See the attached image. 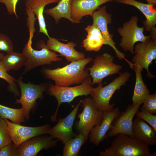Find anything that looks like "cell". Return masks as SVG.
<instances>
[{
  "mask_svg": "<svg viewBox=\"0 0 156 156\" xmlns=\"http://www.w3.org/2000/svg\"><path fill=\"white\" fill-rule=\"evenodd\" d=\"M92 61L88 57L85 59L71 62L62 67L52 69L44 68L41 71L47 78L53 81L55 85L68 87L74 84H81L90 75L85 66Z\"/></svg>",
  "mask_w": 156,
  "mask_h": 156,
  "instance_id": "cell-1",
  "label": "cell"
},
{
  "mask_svg": "<svg viewBox=\"0 0 156 156\" xmlns=\"http://www.w3.org/2000/svg\"><path fill=\"white\" fill-rule=\"evenodd\" d=\"M109 148L100 152L99 156H155L152 154L149 146L128 135H117Z\"/></svg>",
  "mask_w": 156,
  "mask_h": 156,
  "instance_id": "cell-2",
  "label": "cell"
},
{
  "mask_svg": "<svg viewBox=\"0 0 156 156\" xmlns=\"http://www.w3.org/2000/svg\"><path fill=\"white\" fill-rule=\"evenodd\" d=\"M32 40L29 39L23 48L22 53L26 58L25 66L22 74L40 66L51 64L53 62H59L62 59L54 51L50 50L44 41H38L36 46L38 50L32 46Z\"/></svg>",
  "mask_w": 156,
  "mask_h": 156,
  "instance_id": "cell-3",
  "label": "cell"
},
{
  "mask_svg": "<svg viewBox=\"0 0 156 156\" xmlns=\"http://www.w3.org/2000/svg\"><path fill=\"white\" fill-rule=\"evenodd\" d=\"M131 76V73L125 71L120 73L118 77L104 87L102 82L99 83L90 94L96 109L103 112L112 111L115 103L110 104L111 98L116 90L126 84Z\"/></svg>",
  "mask_w": 156,
  "mask_h": 156,
  "instance_id": "cell-4",
  "label": "cell"
},
{
  "mask_svg": "<svg viewBox=\"0 0 156 156\" xmlns=\"http://www.w3.org/2000/svg\"><path fill=\"white\" fill-rule=\"evenodd\" d=\"M92 82L90 76L80 85L73 87L59 86L49 83L47 90L48 93L54 96L57 102L56 111L51 117V121L53 122L57 121V113L61 103H69L78 96L90 94L94 88L92 86Z\"/></svg>",
  "mask_w": 156,
  "mask_h": 156,
  "instance_id": "cell-5",
  "label": "cell"
},
{
  "mask_svg": "<svg viewBox=\"0 0 156 156\" xmlns=\"http://www.w3.org/2000/svg\"><path fill=\"white\" fill-rule=\"evenodd\" d=\"M134 53L135 55L129 65L130 68L141 71L145 69L148 78L155 77L150 72L149 66L156 59V38L151 37L144 42L136 44L134 46Z\"/></svg>",
  "mask_w": 156,
  "mask_h": 156,
  "instance_id": "cell-6",
  "label": "cell"
},
{
  "mask_svg": "<svg viewBox=\"0 0 156 156\" xmlns=\"http://www.w3.org/2000/svg\"><path fill=\"white\" fill-rule=\"evenodd\" d=\"M138 17L132 16L130 19L123 23L122 27H119L117 31L121 37L119 46L125 51H129L134 54V48L137 42H144L151 37L150 35L145 36L144 34V27L138 25Z\"/></svg>",
  "mask_w": 156,
  "mask_h": 156,
  "instance_id": "cell-7",
  "label": "cell"
},
{
  "mask_svg": "<svg viewBox=\"0 0 156 156\" xmlns=\"http://www.w3.org/2000/svg\"><path fill=\"white\" fill-rule=\"evenodd\" d=\"M21 92V97L15 102L20 103L24 109L26 120H28L30 117V112H34L37 109V100L43 99V93L47 90L49 86L46 83L39 84H34L30 83L23 82L21 78L17 80Z\"/></svg>",
  "mask_w": 156,
  "mask_h": 156,
  "instance_id": "cell-8",
  "label": "cell"
},
{
  "mask_svg": "<svg viewBox=\"0 0 156 156\" xmlns=\"http://www.w3.org/2000/svg\"><path fill=\"white\" fill-rule=\"evenodd\" d=\"M83 109L77 117L79 120L75 123L76 129L79 133L83 135L87 141L89 134L95 126L100 124L103 118V112L97 110L92 97H87L81 101Z\"/></svg>",
  "mask_w": 156,
  "mask_h": 156,
  "instance_id": "cell-9",
  "label": "cell"
},
{
  "mask_svg": "<svg viewBox=\"0 0 156 156\" xmlns=\"http://www.w3.org/2000/svg\"><path fill=\"white\" fill-rule=\"evenodd\" d=\"M114 57L108 52L97 55L93 64L87 69L92 78V85L102 82V80L110 75L118 73L122 66L114 62Z\"/></svg>",
  "mask_w": 156,
  "mask_h": 156,
  "instance_id": "cell-10",
  "label": "cell"
},
{
  "mask_svg": "<svg viewBox=\"0 0 156 156\" xmlns=\"http://www.w3.org/2000/svg\"><path fill=\"white\" fill-rule=\"evenodd\" d=\"M4 119L12 143L17 148L22 143L31 138L49 134L51 127L48 124L37 127L25 126L10 122L7 119Z\"/></svg>",
  "mask_w": 156,
  "mask_h": 156,
  "instance_id": "cell-11",
  "label": "cell"
},
{
  "mask_svg": "<svg viewBox=\"0 0 156 156\" xmlns=\"http://www.w3.org/2000/svg\"><path fill=\"white\" fill-rule=\"evenodd\" d=\"M142 103L139 102L134 105H129L125 111L120 112L113 121L112 128L107 133V136L112 137L121 133L134 138L132 131L133 120Z\"/></svg>",
  "mask_w": 156,
  "mask_h": 156,
  "instance_id": "cell-12",
  "label": "cell"
},
{
  "mask_svg": "<svg viewBox=\"0 0 156 156\" xmlns=\"http://www.w3.org/2000/svg\"><path fill=\"white\" fill-rule=\"evenodd\" d=\"M90 16L93 19V24L97 26L101 33L105 44L109 45L113 48L119 60L124 59L127 62L128 60L125 58V54L119 51L116 47V43L113 39V35L109 32L108 25L112 23V15L107 12L106 6H102L94 11Z\"/></svg>",
  "mask_w": 156,
  "mask_h": 156,
  "instance_id": "cell-13",
  "label": "cell"
},
{
  "mask_svg": "<svg viewBox=\"0 0 156 156\" xmlns=\"http://www.w3.org/2000/svg\"><path fill=\"white\" fill-rule=\"evenodd\" d=\"M81 101L79 102L73 110L66 117L58 119V122L53 127H51L49 134L53 138L59 140L63 144L69 140L76 136L77 135L74 133L73 127L74 120Z\"/></svg>",
  "mask_w": 156,
  "mask_h": 156,
  "instance_id": "cell-14",
  "label": "cell"
},
{
  "mask_svg": "<svg viewBox=\"0 0 156 156\" xmlns=\"http://www.w3.org/2000/svg\"><path fill=\"white\" fill-rule=\"evenodd\" d=\"M50 135H37L25 141L17 148L19 156H35L43 149L56 146L59 141Z\"/></svg>",
  "mask_w": 156,
  "mask_h": 156,
  "instance_id": "cell-15",
  "label": "cell"
},
{
  "mask_svg": "<svg viewBox=\"0 0 156 156\" xmlns=\"http://www.w3.org/2000/svg\"><path fill=\"white\" fill-rule=\"evenodd\" d=\"M118 107L111 111L103 112V117L101 123L94 126L90 131L89 135L90 142L96 146L107 137V133L112 128L113 120L120 113Z\"/></svg>",
  "mask_w": 156,
  "mask_h": 156,
  "instance_id": "cell-16",
  "label": "cell"
},
{
  "mask_svg": "<svg viewBox=\"0 0 156 156\" xmlns=\"http://www.w3.org/2000/svg\"><path fill=\"white\" fill-rule=\"evenodd\" d=\"M114 0H71V17L75 23H79L82 18L91 16L103 4Z\"/></svg>",
  "mask_w": 156,
  "mask_h": 156,
  "instance_id": "cell-17",
  "label": "cell"
},
{
  "mask_svg": "<svg viewBox=\"0 0 156 156\" xmlns=\"http://www.w3.org/2000/svg\"><path fill=\"white\" fill-rule=\"evenodd\" d=\"M46 44L50 50L59 53L68 62H72L86 58L84 53L75 49L74 47L77 45L75 43L69 42L67 43H64L55 38L50 37L48 38Z\"/></svg>",
  "mask_w": 156,
  "mask_h": 156,
  "instance_id": "cell-18",
  "label": "cell"
},
{
  "mask_svg": "<svg viewBox=\"0 0 156 156\" xmlns=\"http://www.w3.org/2000/svg\"><path fill=\"white\" fill-rule=\"evenodd\" d=\"M132 131L134 138L149 146L156 145V130L142 119L137 117L133 121Z\"/></svg>",
  "mask_w": 156,
  "mask_h": 156,
  "instance_id": "cell-19",
  "label": "cell"
},
{
  "mask_svg": "<svg viewBox=\"0 0 156 156\" xmlns=\"http://www.w3.org/2000/svg\"><path fill=\"white\" fill-rule=\"evenodd\" d=\"M123 4L133 6L139 10L144 15L146 19L143 22L145 30L150 31L156 24V9L155 5L145 4L135 0H116Z\"/></svg>",
  "mask_w": 156,
  "mask_h": 156,
  "instance_id": "cell-20",
  "label": "cell"
},
{
  "mask_svg": "<svg viewBox=\"0 0 156 156\" xmlns=\"http://www.w3.org/2000/svg\"><path fill=\"white\" fill-rule=\"evenodd\" d=\"M60 0H26L25 5L30 8L36 16L39 26V32L44 34L48 38L50 37L46 28L43 15L44 8L48 4L58 3Z\"/></svg>",
  "mask_w": 156,
  "mask_h": 156,
  "instance_id": "cell-21",
  "label": "cell"
},
{
  "mask_svg": "<svg viewBox=\"0 0 156 156\" xmlns=\"http://www.w3.org/2000/svg\"><path fill=\"white\" fill-rule=\"evenodd\" d=\"M87 33L86 37L82 42V46L86 51H99L105 44L101 33L96 25L92 24L85 29Z\"/></svg>",
  "mask_w": 156,
  "mask_h": 156,
  "instance_id": "cell-22",
  "label": "cell"
},
{
  "mask_svg": "<svg viewBox=\"0 0 156 156\" xmlns=\"http://www.w3.org/2000/svg\"><path fill=\"white\" fill-rule=\"evenodd\" d=\"M71 0H60L55 6L44 10L46 14L52 16L57 24L62 18L67 19L73 23L74 21L71 17Z\"/></svg>",
  "mask_w": 156,
  "mask_h": 156,
  "instance_id": "cell-23",
  "label": "cell"
},
{
  "mask_svg": "<svg viewBox=\"0 0 156 156\" xmlns=\"http://www.w3.org/2000/svg\"><path fill=\"white\" fill-rule=\"evenodd\" d=\"M26 61V58L22 53L12 51L7 53L0 60V64L7 72L17 70L25 65Z\"/></svg>",
  "mask_w": 156,
  "mask_h": 156,
  "instance_id": "cell-24",
  "label": "cell"
},
{
  "mask_svg": "<svg viewBox=\"0 0 156 156\" xmlns=\"http://www.w3.org/2000/svg\"><path fill=\"white\" fill-rule=\"evenodd\" d=\"M133 70L135 73L136 80L132 100V104L134 105L139 102L143 103L149 94L150 91L144 82L141 71L136 69Z\"/></svg>",
  "mask_w": 156,
  "mask_h": 156,
  "instance_id": "cell-25",
  "label": "cell"
},
{
  "mask_svg": "<svg viewBox=\"0 0 156 156\" xmlns=\"http://www.w3.org/2000/svg\"><path fill=\"white\" fill-rule=\"evenodd\" d=\"M86 141L83 135L81 133H79L76 136L64 143L62 156H78L81 147Z\"/></svg>",
  "mask_w": 156,
  "mask_h": 156,
  "instance_id": "cell-26",
  "label": "cell"
},
{
  "mask_svg": "<svg viewBox=\"0 0 156 156\" xmlns=\"http://www.w3.org/2000/svg\"><path fill=\"white\" fill-rule=\"evenodd\" d=\"M0 117L7 119L12 122L20 124L25 122L26 119L24 109L20 108H14L7 107L0 104Z\"/></svg>",
  "mask_w": 156,
  "mask_h": 156,
  "instance_id": "cell-27",
  "label": "cell"
},
{
  "mask_svg": "<svg viewBox=\"0 0 156 156\" xmlns=\"http://www.w3.org/2000/svg\"><path fill=\"white\" fill-rule=\"evenodd\" d=\"M0 78L4 80L9 84L8 90L10 92L13 93L15 96H19L20 93L16 83L17 80L9 74L0 64Z\"/></svg>",
  "mask_w": 156,
  "mask_h": 156,
  "instance_id": "cell-28",
  "label": "cell"
},
{
  "mask_svg": "<svg viewBox=\"0 0 156 156\" xmlns=\"http://www.w3.org/2000/svg\"><path fill=\"white\" fill-rule=\"evenodd\" d=\"M7 126L5 119L0 117V148L12 143L8 132Z\"/></svg>",
  "mask_w": 156,
  "mask_h": 156,
  "instance_id": "cell-29",
  "label": "cell"
},
{
  "mask_svg": "<svg viewBox=\"0 0 156 156\" xmlns=\"http://www.w3.org/2000/svg\"><path fill=\"white\" fill-rule=\"evenodd\" d=\"M142 107L151 114H156V94H149L145 99Z\"/></svg>",
  "mask_w": 156,
  "mask_h": 156,
  "instance_id": "cell-30",
  "label": "cell"
},
{
  "mask_svg": "<svg viewBox=\"0 0 156 156\" xmlns=\"http://www.w3.org/2000/svg\"><path fill=\"white\" fill-rule=\"evenodd\" d=\"M26 12L28 18L26 25L28 27L29 32V39L32 40L35 32L36 31L34 27V23L37 19L35 17V14L29 8L26 7Z\"/></svg>",
  "mask_w": 156,
  "mask_h": 156,
  "instance_id": "cell-31",
  "label": "cell"
},
{
  "mask_svg": "<svg viewBox=\"0 0 156 156\" xmlns=\"http://www.w3.org/2000/svg\"><path fill=\"white\" fill-rule=\"evenodd\" d=\"M141 109V112L138 111L136 114L137 117L146 121L156 130V116L150 113L142 107Z\"/></svg>",
  "mask_w": 156,
  "mask_h": 156,
  "instance_id": "cell-32",
  "label": "cell"
},
{
  "mask_svg": "<svg viewBox=\"0 0 156 156\" xmlns=\"http://www.w3.org/2000/svg\"><path fill=\"white\" fill-rule=\"evenodd\" d=\"M13 43L6 35L0 33V51H4L7 53L13 51Z\"/></svg>",
  "mask_w": 156,
  "mask_h": 156,
  "instance_id": "cell-33",
  "label": "cell"
},
{
  "mask_svg": "<svg viewBox=\"0 0 156 156\" xmlns=\"http://www.w3.org/2000/svg\"><path fill=\"white\" fill-rule=\"evenodd\" d=\"M0 156H19L17 148L13 143L0 148Z\"/></svg>",
  "mask_w": 156,
  "mask_h": 156,
  "instance_id": "cell-34",
  "label": "cell"
},
{
  "mask_svg": "<svg viewBox=\"0 0 156 156\" xmlns=\"http://www.w3.org/2000/svg\"><path fill=\"white\" fill-rule=\"evenodd\" d=\"M19 0H0V3H3L5 5L8 13L12 15H15L17 18L18 17L16 11V5Z\"/></svg>",
  "mask_w": 156,
  "mask_h": 156,
  "instance_id": "cell-35",
  "label": "cell"
},
{
  "mask_svg": "<svg viewBox=\"0 0 156 156\" xmlns=\"http://www.w3.org/2000/svg\"><path fill=\"white\" fill-rule=\"evenodd\" d=\"M148 4L155 5H156V0H145Z\"/></svg>",
  "mask_w": 156,
  "mask_h": 156,
  "instance_id": "cell-36",
  "label": "cell"
},
{
  "mask_svg": "<svg viewBox=\"0 0 156 156\" xmlns=\"http://www.w3.org/2000/svg\"><path fill=\"white\" fill-rule=\"evenodd\" d=\"M5 55L2 53H0V60H1L4 56Z\"/></svg>",
  "mask_w": 156,
  "mask_h": 156,
  "instance_id": "cell-37",
  "label": "cell"
},
{
  "mask_svg": "<svg viewBox=\"0 0 156 156\" xmlns=\"http://www.w3.org/2000/svg\"></svg>",
  "mask_w": 156,
  "mask_h": 156,
  "instance_id": "cell-38",
  "label": "cell"
}]
</instances>
